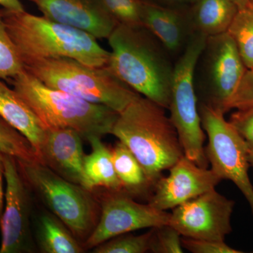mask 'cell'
Returning <instances> with one entry per match:
<instances>
[{"instance_id":"cell-1","label":"cell","mask_w":253,"mask_h":253,"mask_svg":"<svg viewBox=\"0 0 253 253\" xmlns=\"http://www.w3.org/2000/svg\"><path fill=\"white\" fill-rule=\"evenodd\" d=\"M108 41L106 66L138 94L168 109L174 63L156 37L143 26L118 25Z\"/></svg>"},{"instance_id":"cell-2","label":"cell","mask_w":253,"mask_h":253,"mask_svg":"<svg viewBox=\"0 0 253 253\" xmlns=\"http://www.w3.org/2000/svg\"><path fill=\"white\" fill-rule=\"evenodd\" d=\"M0 11L24 65L54 58H70L93 67L107 65L110 51L87 32L26 11Z\"/></svg>"},{"instance_id":"cell-3","label":"cell","mask_w":253,"mask_h":253,"mask_svg":"<svg viewBox=\"0 0 253 253\" xmlns=\"http://www.w3.org/2000/svg\"><path fill=\"white\" fill-rule=\"evenodd\" d=\"M111 134L127 146L155 185L184 155L166 109L142 96L119 113Z\"/></svg>"},{"instance_id":"cell-4","label":"cell","mask_w":253,"mask_h":253,"mask_svg":"<svg viewBox=\"0 0 253 253\" xmlns=\"http://www.w3.org/2000/svg\"><path fill=\"white\" fill-rule=\"evenodd\" d=\"M46 129L70 128L86 141L111 134L119 113L46 85L25 68L9 79Z\"/></svg>"},{"instance_id":"cell-5","label":"cell","mask_w":253,"mask_h":253,"mask_svg":"<svg viewBox=\"0 0 253 253\" xmlns=\"http://www.w3.org/2000/svg\"><path fill=\"white\" fill-rule=\"evenodd\" d=\"M24 66L46 85L118 113L141 96L106 66L93 67L70 58L34 60Z\"/></svg>"},{"instance_id":"cell-6","label":"cell","mask_w":253,"mask_h":253,"mask_svg":"<svg viewBox=\"0 0 253 253\" xmlns=\"http://www.w3.org/2000/svg\"><path fill=\"white\" fill-rule=\"evenodd\" d=\"M17 162L32 191L84 244L97 224L101 212L99 201L92 191L63 179L41 163Z\"/></svg>"},{"instance_id":"cell-7","label":"cell","mask_w":253,"mask_h":253,"mask_svg":"<svg viewBox=\"0 0 253 253\" xmlns=\"http://www.w3.org/2000/svg\"><path fill=\"white\" fill-rule=\"evenodd\" d=\"M207 36L195 32L185 49L175 60L168 110L184 155L198 166L208 168L205 151L206 133L201 125L195 86V70Z\"/></svg>"},{"instance_id":"cell-8","label":"cell","mask_w":253,"mask_h":253,"mask_svg":"<svg viewBox=\"0 0 253 253\" xmlns=\"http://www.w3.org/2000/svg\"><path fill=\"white\" fill-rule=\"evenodd\" d=\"M246 70L227 32L207 37L195 70L199 103L225 114Z\"/></svg>"},{"instance_id":"cell-9","label":"cell","mask_w":253,"mask_h":253,"mask_svg":"<svg viewBox=\"0 0 253 253\" xmlns=\"http://www.w3.org/2000/svg\"><path fill=\"white\" fill-rule=\"evenodd\" d=\"M203 129L208 136L205 148L211 169L219 178L230 180L244 195L253 214V186L250 179L249 146L224 118V113L199 103Z\"/></svg>"},{"instance_id":"cell-10","label":"cell","mask_w":253,"mask_h":253,"mask_svg":"<svg viewBox=\"0 0 253 253\" xmlns=\"http://www.w3.org/2000/svg\"><path fill=\"white\" fill-rule=\"evenodd\" d=\"M5 204L0 221V253H31L36 250L33 234L31 189L23 177L16 158L3 154Z\"/></svg>"},{"instance_id":"cell-11","label":"cell","mask_w":253,"mask_h":253,"mask_svg":"<svg viewBox=\"0 0 253 253\" xmlns=\"http://www.w3.org/2000/svg\"><path fill=\"white\" fill-rule=\"evenodd\" d=\"M99 199V221L83 244L84 249H94L121 234L169 224L170 212L156 209L149 203L136 202L123 190H106Z\"/></svg>"},{"instance_id":"cell-12","label":"cell","mask_w":253,"mask_h":253,"mask_svg":"<svg viewBox=\"0 0 253 253\" xmlns=\"http://www.w3.org/2000/svg\"><path fill=\"white\" fill-rule=\"evenodd\" d=\"M234 206L233 200L211 189L172 209L168 224L184 237L225 241Z\"/></svg>"},{"instance_id":"cell-13","label":"cell","mask_w":253,"mask_h":253,"mask_svg":"<svg viewBox=\"0 0 253 253\" xmlns=\"http://www.w3.org/2000/svg\"><path fill=\"white\" fill-rule=\"evenodd\" d=\"M169 170L167 176L158 179L149 199V204L160 211L174 209L215 189L222 181L212 169L198 166L185 155Z\"/></svg>"},{"instance_id":"cell-14","label":"cell","mask_w":253,"mask_h":253,"mask_svg":"<svg viewBox=\"0 0 253 253\" xmlns=\"http://www.w3.org/2000/svg\"><path fill=\"white\" fill-rule=\"evenodd\" d=\"M44 17L87 32L96 39H108L118 23L100 0H30Z\"/></svg>"},{"instance_id":"cell-15","label":"cell","mask_w":253,"mask_h":253,"mask_svg":"<svg viewBox=\"0 0 253 253\" xmlns=\"http://www.w3.org/2000/svg\"><path fill=\"white\" fill-rule=\"evenodd\" d=\"M83 139L77 131L70 128L46 129L39 158L42 164L58 175L88 190Z\"/></svg>"},{"instance_id":"cell-16","label":"cell","mask_w":253,"mask_h":253,"mask_svg":"<svg viewBox=\"0 0 253 253\" xmlns=\"http://www.w3.org/2000/svg\"><path fill=\"white\" fill-rule=\"evenodd\" d=\"M141 25L176 59L195 33L189 7H174L143 0Z\"/></svg>"},{"instance_id":"cell-17","label":"cell","mask_w":253,"mask_h":253,"mask_svg":"<svg viewBox=\"0 0 253 253\" xmlns=\"http://www.w3.org/2000/svg\"><path fill=\"white\" fill-rule=\"evenodd\" d=\"M0 117L29 141L39 157L46 129L14 88L11 89L1 80Z\"/></svg>"},{"instance_id":"cell-18","label":"cell","mask_w":253,"mask_h":253,"mask_svg":"<svg viewBox=\"0 0 253 253\" xmlns=\"http://www.w3.org/2000/svg\"><path fill=\"white\" fill-rule=\"evenodd\" d=\"M35 242L42 253H82L85 249L71 230L47 211H43L34 220Z\"/></svg>"},{"instance_id":"cell-19","label":"cell","mask_w":253,"mask_h":253,"mask_svg":"<svg viewBox=\"0 0 253 253\" xmlns=\"http://www.w3.org/2000/svg\"><path fill=\"white\" fill-rule=\"evenodd\" d=\"M189 11L194 31L209 37L227 31L238 9L231 0H196Z\"/></svg>"},{"instance_id":"cell-20","label":"cell","mask_w":253,"mask_h":253,"mask_svg":"<svg viewBox=\"0 0 253 253\" xmlns=\"http://www.w3.org/2000/svg\"><path fill=\"white\" fill-rule=\"evenodd\" d=\"M87 141L91 147L90 154L85 155L84 159L88 190L93 191L96 188L109 191L123 190L115 170L111 149L97 136H92Z\"/></svg>"},{"instance_id":"cell-21","label":"cell","mask_w":253,"mask_h":253,"mask_svg":"<svg viewBox=\"0 0 253 253\" xmlns=\"http://www.w3.org/2000/svg\"><path fill=\"white\" fill-rule=\"evenodd\" d=\"M113 165L123 190L133 198L151 197L155 184L148 176L134 154L126 144L118 141L111 149Z\"/></svg>"},{"instance_id":"cell-22","label":"cell","mask_w":253,"mask_h":253,"mask_svg":"<svg viewBox=\"0 0 253 253\" xmlns=\"http://www.w3.org/2000/svg\"><path fill=\"white\" fill-rule=\"evenodd\" d=\"M247 69L253 68V9L238 10L227 30Z\"/></svg>"},{"instance_id":"cell-23","label":"cell","mask_w":253,"mask_h":253,"mask_svg":"<svg viewBox=\"0 0 253 253\" xmlns=\"http://www.w3.org/2000/svg\"><path fill=\"white\" fill-rule=\"evenodd\" d=\"M0 154L12 156L17 161L41 163L29 141L1 117H0Z\"/></svg>"},{"instance_id":"cell-24","label":"cell","mask_w":253,"mask_h":253,"mask_svg":"<svg viewBox=\"0 0 253 253\" xmlns=\"http://www.w3.org/2000/svg\"><path fill=\"white\" fill-rule=\"evenodd\" d=\"M25 69L0 11V80L11 79Z\"/></svg>"},{"instance_id":"cell-25","label":"cell","mask_w":253,"mask_h":253,"mask_svg":"<svg viewBox=\"0 0 253 253\" xmlns=\"http://www.w3.org/2000/svg\"><path fill=\"white\" fill-rule=\"evenodd\" d=\"M152 231L141 235L121 234L92 249L94 253H145L149 252Z\"/></svg>"},{"instance_id":"cell-26","label":"cell","mask_w":253,"mask_h":253,"mask_svg":"<svg viewBox=\"0 0 253 253\" xmlns=\"http://www.w3.org/2000/svg\"><path fill=\"white\" fill-rule=\"evenodd\" d=\"M106 12L118 25L142 26L143 0H100Z\"/></svg>"},{"instance_id":"cell-27","label":"cell","mask_w":253,"mask_h":253,"mask_svg":"<svg viewBox=\"0 0 253 253\" xmlns=\"http://www.w3.org/2000/svg\"><path fill=\"white\" fill-rule=\"evenodd\" d=\"M149 252L153 253H182L181 234L175 229L164 224L151 228Z\"/></svg>"},{"instance_id":"cell-28","label":"cell","mask_w":253,"mask_h":253,"mask_svg":"<svg viewBox=\"0 0 253 253\" xmlns=\"http://www.w3.org/2000/svg\"><path fill=\"white\" fill-rule=\"evenodd\" d=\"M181 244L183 249L193 253H243V251L228 246L225 241L192 239L181 236Z\"/></svg>"},{"instance_id":"cell-29","label":"cell","mask_w":253,"mask_h":253,"mask_svg":"<svg viewBox=\"0 0 253 253\" xmlns=\"http://www.w3.org/2000/svg\"><path fill=\"white\" fill-rule=\"evenodd\" d=\"M229 122L246 141L249 148H253V106L236 109L231 115Z\"/></svg>"},{"instance_id":"cell-30","label":"cell","mask_w":253,"mask_h":253,"mask_svg":"<svg viewBox=\"0 0 253 253\" xmlns=\"http://www.w3.org/2000/svg\"><path fill=\"white\" fill-rule=\"evenodd\" d=\"M253 106V68L246 70L229 104L231 109Z\"/></svg>"},{"instance_id":"cell-31","label":"cell","mask_w":253,"mask_h":253,"mask_svg":"<svg viewBox=\"0 0 253 253\" xmlns=\"http://www.w3.org/2000/svg\"><path fill=\"white\" fill-rule=\"evenodd\" d=\"M4 162H3V154H0V221L2 217L4 207V194L3 187V179L4 178Z\"/></svg>"},{"instance_id":"cell-32","label":"cell","mask_w":253,"mask_h":253,"mask_svg":"<svg viewBox=\"0 0 253 253\" xmlns=\"http://www.w3.org/2000/svg\"><path fill=\"white\" fill-rule=\"evenodd\" d=\"M158 4L174 7H186V5L193 4L196 0H151Z\"/></svg>"},{"instance_id":"cell-33","label":"cell","mask_w":253,"mask_h":253,"mask_svg":"<svg viewBox=\"0 0 253 253\" xmlns=\"http://www.w3.org/2000/svg\"><path fill=\"white\" fill-rule=\"evenodd\" d=\"M0 6L9 11H25L24 6L20 0H0Z\"/></svg>"},{"instance_id":"cell-34","label":"cell","mask_w":253,"mask_h":253,"mask_svg":"<svg viewBox=\"0 0 253 253\" xmlns=\"http://www.w3.org/2000/svg\"><path fill=\"white\" fill-rule=\"evenodd\" d=\"M238 10L245 9L249 6L250 0H231Z\"/></svg>"},{"instance_id":"cell-35","label":"cell","mask_w":253,"mask_h":253,"mask_svg":"<svg viewBox=\"0 0 253 253\" xmlns=\"http://www.w3.org/2000/svg\"><path fill=\"white\" fill-rule=\"evenodd\" d=\"M249 162L250 168H252L253 170V148L249 149Z\"/></svg>"},{"instance_id":"cell-36","label":"cell","mask_w":253,"mask_h":253,"mask_svg":"<svg viewBox=\"0 0 253 253\" xmlns=\"http://www.w3.org/2000/svg\"><path fill=\"white\" fill-rule=\"evenodd\" d=\"M248 7L251 8L253 9V0H250L249 6Z\"/></svg>"}]
</instances>
